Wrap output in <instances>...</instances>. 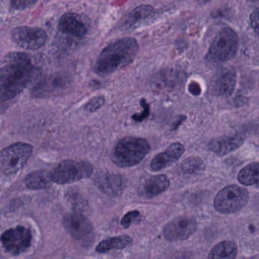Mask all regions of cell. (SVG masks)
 Instances as JSON below:
<instances>
[{
  "label": "cell",
  "mask_w": 259,
  "mask_h": 259,
  "mask_svg": "<svg viewBox=\"0 0 259 259\" xmlns=\"http://www.w3.org/2000/svg\"><path fill=\"white\" fill-rule=\"evenodd\" d=\"M58 28L60 32L75 38L81 39L88 32L82 18L75 13H66L60 17Z\"/></svg>",
  "instance_id": "obj_15"
},
{
  "label": "cell",
  "mask_w": 259,
  "mask_h": 259,
  "mask_svg": "<svg viewBox=\"0 0 259 259\" xmlns=\"http://www.w3.org/2000/svg\"><path fill=\"white\" fill-rule=\"evenodd\" d=\"M238 180L244 186L259 187V163H249L239 171Z\"/></svg>",
  "instance_id": "obj_23"
},
{
  "label": "cell",
  "mask_w": 259,
  "mask_h": 259,
  "mask_svg": "<svg viewBox=\"0 0 259 259\" xmlns=\"http://www.w3.org/2000/svg\"><path fill=\"white\" fill-rule=\"evenodd\" d=\"M36 4L37 2L32 1V0H16V1H12L10 3V7L13 10L22 11V10L31 8Z\"/></svg>",
  "instance_id": "obj_28"
},
{
  "label": "cell",
  "mask_w": 259,
  "mask_h": 259,
  "mask_svg": "<svg viewBox=\"0 0 259 259\" xmlns=\"http://www.w3.org/2000/svg\"><path fill=\"white\" fill-rule=\"evenodd\" d=\"M95 183L101 192L110 196H119L126 186L122 176L112 172H100L95 177Z\"/></svg>",
  "instance_id": "obj_14"
},
{
  "label": "cell",
  "mask_w": 259,
  "mask_h": 259,
  "mask_svg": "<svg viewBox=\"0 0 259 259\" xmlns=\"http://www.w3.org/2000/svg\"><path fill=\"white\" fill-rule=\"evenodd\" d=\"M198 225L195 218L189 216H180L166 224L163 236L168 241L186 240L196 232Z\"/></svg>",
  "instance_id": "obj_10"
},
{
  "label": "cell",
  "mask_w": 259,
  "mask_h": 259,
  "mask_svg": "<svg viewBox=\"0 0 259 259\" xmlns=\"http://www.w3.org/2000/svg\"><path fill=\"white\" fill-rule=\"evenodd\" d=\"M185 119H186L185 116H180V117H179L178 120L177 121V122H174V125H172V130H177V128H178L179 125L182 123V122H183V121L185 120Z\"/></svg>",
  "instance_id": "obj_32"
},
{
  "label": "cell",
  "mask_w": 259,
  "mask_h": 259,
  "mask_svg": "<svg viewBox=\"0 0 259 259\" xmlns=\"http://www.w3.org/2000/svg\"><path fill=\"white\" fill-rule=\"evenodd\" d=\"M238 248L233 241L224 240L215 245L207 259H236Z\"/></svg>",
  "instance_id": "obj_21"
},
{
  "label": "cell",
  "mask_w": 259,
  "mask_h": 259,
  "mask_svg": "<svg viewBox=\"0 0 259 259\" xmlns=\"http://www.w3.org/2000/svg\"><path fill=\"white\" fill-rule=\"evenodd\" d=\"M249 199V194L244 188L230 185L220 191L213 201V206L220 213H234L243 208Z\"/></svg>",
  "instance_id": "obj_7"
},
{
  "label": "cell",
  "mask_w": 259,
  "mask_h": 259,
  "mask_svg": "<svg viewBox=\"0 0 259 259\" xmlns=\"http://www.w3.org/2000/svg\"><path fill=\"white\" fill-rule=\"evenodd\" d=\"M170 181L166 175L150 177L143 186V193L148 198H153L167 190Z\"/></svg>",
  "instance_id": "obj_18"
},
{
  "label": "cell",
  "mask_w": 259,
  "mask_h": 259,
  "mask_svg": "<svg viewBox=\"0 0 259 259\" xmlns=\"http://www.w3.org/2000/svg\"><path fill=\"white\" fill-rule=\"evenodd\" d=\"M63 224L71 236L77 240L87 242L93 237L92 224L81 213L74 212L68 213L64 217Z\"/></svg>",
  "instance_id": "obj_11"
},
{
  "label": "cell",
  "mask_w": 259,
  "mask_h": 259,
  "mask_svg": "<svg viewBox=\"0 0 259 259\" xmlns=\"http://www.w3.org/2000/svg\"><path fill=\"white\" fill-rule=\"evenodd\" d=\"M133 242V239L127 235L115 236L100 242L96 251L99 253H106L111 250L123 249L132 245Z\"/></svg>",
  "instance_id": "obj_22"
},
{
  "label": "cell",
  "mask_w": 259,
  "mask_h": 259,
  "mask_svg": "<svg viewBox=\"0 0 259 259\" xmlns=\"http://www.w3.org/2000/svg\"><path fill=\"white\" fill-rule=\"evenodd\" d=\"M155 15V9L151 6H139L124 16L121 22V26L128 31L137 29L152 20Z\"/></svg>",
  "instance_id": "obj_13"
},
{
  "label": "cell",
  "mask_w": 259,
  "mask_h": 259,
  "mask_svg": "<svg viewBox=\"0 0 259 259\" xmlns=\"http://www.w3.org/2000/svg\"><path fill=\"white\" fill-rule=\"evenodd\" d=\"M32 145L25 142H16L4 148L0 154V170L10 176L20 171L31 158Z\"/></svg>",
  "instance_id": "obj_5"
},
{
  "label": "cell",
  "mask_w": 259,
  "mask_h": 259,
  "mask_svg": "<svg viewBox=\"0 0 259 259\" xmlns=\"http://www.w3.org/2000/svg\"><path fill=\"white\" fill-rule=\"evenodd\" d=\"M251 28L254 32L259 36V8L256 9L250 16Z\"/></svg>",
  "instance_id": "obj_30"
},
{
  "label": "cell",
  "mask_w": 259,
  "mask_h": 259,
  "mask_svg": "<svg viewBox=\"0 0 259 259\" xmlns=\"http://www.w3.org/2000/svg\"><path fill=\"white\" fill-rule=\"evenodd\" d=\"M238 46L237 34L231 28H223L213 39L206 56V60L213 63L228 61L236 55Z\"/></svg>",
  "instance_id": "obj_4"
},
{
  "label": "cell",
  "mask_w": 259,
  "mask_h": 259,
  "mask_svg": "<svg viewBox=\"0 0 259 259\" xmlns=\"http://www.w3.org/2000/svg\"><path fill=\"white\" fill-rule=\"evenodd\" d=\"M68 198H69L70 202L72 203V207L75 209H77L75 212L79 213L78 210H84V209L86 208L87 202L80 196L79 194L72 192L70 195H68Z\"/></svg>",
  "instance_id": "obj_26"
},
{
  "label": "cell",
  "mask_w": 259,
  "mask_h": 259,
  "mask_svg": "<svg viewBox=\"0 0 259 259\" xmlns=\"http://www.w3.org/2000/svg\"><path fill=\"white\" fill-rule=\"evenodd\" d=\"M140 216V212L139 210H131L128 212L121 220V225L124 228H128L133 224V221H136Z\"/></svg>",
  "instance_id": "obj_29"
},
{
  "label": "cell",
  "mask_w": 259,
  "mask_h": 259,
  "mask_svg": "<svg viewBox=\"0 0 259 259\" xmlns=\"http://www.w3.org/2000/svg\"><path fill=\"white\" fill-rule=\"evenodd\" d=\"M189 91L190 92L191 94L195 95V96L199 95L201 92V87H200L199 84L195 82V81H192V82L189 84Z\"/></svg>",
  "instance_id": "obj_31"
},
{
  "label": "cell",
  "mask_w": 259,
  "mask_h": 259,
  "mask_svg": "<svg viewBox=\"0 0 259 259\" xmlns=\"http://www.w3.org/2000/svg\"><path fill=\"white\" fill-rule=\"evenodd\" d=\"M139 51V42L133 37H123L107 45L98 56L95 71L101 76L117 72L134 62Z\"/></svg>",
  "instance_id": "obj_2"
},
{
  "label": "cell",
  "mask_w": 259,
  "mask_h": 259,
  "mask_svg": "<svg viewBox=\"0 0 259 259\" xmlns=\"http://www.w3.org/2000/svg\"><path fill=\"white\" fill-rule=\"evenodd\" d=\"M244 139L240 135L222 136L210 141L209 148L218 156H224L242 146Z\"/></svg>",
  "instance_id": "obj_17"
},
{
  "label": "cell",
  "mask_w": 259,
  "mask_h": 259,
  "mask_svg": "<svg viewBox=\"0 0 259 259\" xmlns=\"http://www.w3.org/2000/svg\"><path fill=\"white\" fill-rule=\"evenodd\" d=\"M93 172V165L89 162L65 160L54 168L51 175L54 183L65 185L89 178Z\"/></svg>",
  "instance_id": "obj_6"
},
{
  "label": "cell",
  "mask_w": 259,
  "mask_h": 259,
  "mask_svg": "<svg viewBox=\"0 0 259 259\" xmlns=\"http://www.w3.org/2000/svg\"><path fill=\"white\" fill-rule=\"evenodd\" d=\"M70 81L71 78L66 74L54 73L48 75L34 86L33 96L43 98L55 95L66 89Z\"/></svg>",
  "instance_id": "obj_12"
},
{
  "label": "cell",
  "mask_w": 259,
  "mask_h": 259,
  "mask_svg": "<svg viewBox=\"0 0 259 259\" xmlns=\"http://www.w3.org/2000/svg\"><path fill=\"white\" fill-rule=\"evenodd\" d=\"M151 151L146 139L127 136L117 142L112 154V160L119 167L126 168L140 163Z\"/></svg>",
  "instance_id": "obj_3"
},
{
  "label": "cell",
  "mask_w": 259,
  "mask_h": 259,
  "mask_svg": "<svg viewBox=\"0 0 259 259\" xmlns=\"http://www.w3.org/2000/svg\"><path fill=\"white\" fill-rule=\"evenodd\" d=\"M1 242L6 251L13 255H19L26 251L32 242V233L30 229L18 226L4 232Z\"/></svg>",
  "instance_id": "obj_8"
},
{
  "label": "cell",
  "mask_w": 259,
  "mask_h": 259,
  "mask_svg": "<svg viewBox=\"0 0 259 259\" xmlns=\"http://www.w3.org/2000/svg\"><path fill=\"white\" fill-rule=\"evenodd\" d=\"M105 103V97L103 95L95 97L92 99L89 100L84 106L86 111L89 113H94L101 109Z\"/></svg>",
  "instance_id": "obj_25"
},
{
  "label": "cell",
  "mask_w": 259,
  "mask_h": 259,
  "mask_svg": "<svg viewBox=\"0 0 259 259\" xmlns=\"http://www.w3.org/2000/svg\"><path fill=\"white\" fill-rule=\"evenodd\" d=\"M204 165L202 160L198 157H189L184 160L182 164L183 172L188 174H195L204 169Z\"/></svg>",
  "instance_id": "obj_24"
},
{
  "label": "cell",
  "mask_w": 259,
  "mask_h": 259,
  "mask_svg": "<svg viewBox=\"0 0 259 259\" xmlns=\"http://www.w3.org/2000/svg\"><path fill=\"white\" fill-rule=\"evenodd\" d=\"M39 69L23 52H11L3 59L0 70V96L2 104L19 96L37 77Z\"/></svg>",
  "instance_id": "obj_1"
},
{
  "label": "cell",
  "mask_w": 259,
  "mask_h": 259,
  "mask_svg": "<svg viewBox=\"0 0 259 259\" xmlns=\"http://www.w3.org/2000/svg\"><path fill=\"white\" fill-rule=\"evenodd\" d=\"M236 83V72L233 70H226L215 80L213 91L218 95H229L234 90Z\"/></svg>",
  "instance_id": "obj_19"
},
{
  "label": "cell",
  "mask_w": 259,
  "mask_h": 259,
  "mask_svg": "<svg viewBox=\"0 0 259 259\" xmlns=\"http://www.w3.org/2000/svg\"><path fill=\"white\" fill-rule=\"evenodd\" d=\"M27 188L31 190L48 189L53 183L51 172L48 170H36L30 172L25 180Z\"/></svg>",
  "instance_id": "obj_20"
},
{
  "label": "cell",
  "mask_w": 259,
  "mask_h": 259,
  "mask_svg": "<svg viewBox=\"0 0 259 259\" xmlns=\"http://www.w3.org/2000/svg\"><path fill=\"white\" fill-rule=\"evenodd\" d=\"M48 38L46 31L37 27L19 26L11 31V39L16 45L25 50L40 49Z\"/></svg>",
  "instance_id": "obj_9"
},
{
  "label": "cell",
  "mask_w": 259,
  "mask_h": 259,
  "mask_svg": "<svg viewBox=\"0 0 259 259\" xmlns=\"http://www.w3.org/2000/svg\"><path fill=\"white\" fill-rule=\"evenodd\" d=\"M185 151V148L180 142L171 144L163 152L157 154L151 162V168L153 171H159L172 163L180 158Z\"/></svg>",
  "instance_id": "obj_16"
},
{
  "label": "cell",
  "mask_w": 259,
  "mask_h": 259,
  "mask_svg": "<svg viewBox=\"0 0 259 259\" xmlns=\"http://www.w3.org/2000/svg\"><path fill=\"white\" fill-rule=\"evenodd\" d=\"M141 106L143 108V111L142 113H136L132 116V119L136 122H141L146 119L149 116L150 114V105L147 102L145 98H142L140 101Z\"/></svg>",
  "instance_id": "obj_27"
}]
</instances>
